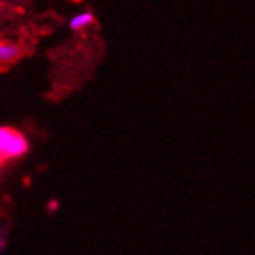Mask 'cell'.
I'll use <instances>...</instances> for the list:
<instances>
[{
  "instance_id": "3957f363",
  "label": "cell",
  "mask_w": 255,
  "mask_h": 255,
  "mask_svg": "<svg viewBox=\"0 0 255 255\" xmlns=\"http://www.w3.org/2000/svg\"><path fill=\"white\" fill-rule=\"evenodd\" d=\"M93 20H95V17L92 12H81L70 20V28L74 29V31H79V29H84L85 26L92 25Z\"/></svg>"
},
{
  "instance_id": "277c9868",
  "label": "cell",
  "mask_w": 255,
  "mask_h": 255,
  "mask_svg": "<svg viewBox=\"0 0 255 255\" xmlns=\"http://www.w3.org/2000/svg\"><path fill=\"white\" fill-rule=\"evenodd\" d=\"M57 206H59V203H57V201H51V203H48V211H56Z\"/></svg>"
},
{
  "instance_id": "6da1fadb",
  "label": "cell",
  "mask_w": 255,
  "mask_h": 255,
  "mask_svg": "<svg viewBox=\"0 0 255 255\" xmlns=\"http://www.w3.org/2000/svg\"><path fill=\"white\" fill-rule=\"evenodd\" d=\"M28 152V141L23 134L9 127H0V161L20 158Z\"/></svg>"
},
{
  "instance_id": "7a4b0ae2",
  "label": "cell",
  "mask_w": 255,
  "mask_h": 255,
  "mask_svg": "<svg viewBox=\"0 0 255 255\" xmlns=\"http://www.w3.org/2000/svg\"><path fill=\"white\" fill-rule=\"evenodd\" d=\"M22 50L19 45L11 43V42H0V62L9 64L20 56Z\"/></svg>"
},
{
  "instance_id": "5b68a950",
  "label": "cell",
  "mask_w": 255,
  "mask_h": 255,
  "mask_svg": "<svg viewBox=\"0 0 255 255\" xmlns=\"http://www.w3.org/2000/svg\"><path fill=\"white\" fill-rule=\"evenodd\" d=\"M5 248V238H3V235L0 234V251H2Z\"/></svg>"
}]
</instances>
